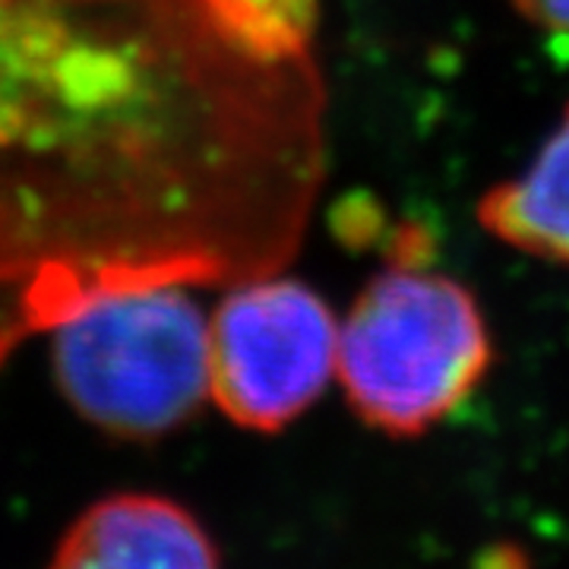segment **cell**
Segmentation results:
<instances>
[{"instance_id":"7","label":"cell","mask_w":569,"mask_h":569,"mask_svg":"<svg viewBox=\"0 0 569 569\" xmlns=\"http://www.w3.org/2000/svg\"><path fill=\"white\" fill-rule=\"evenodd\" d=\"M241 3L284 39L305 41V44H313L317 39V22H320L317 0H241Z\"/></svg>"},{"instance_id":"2","label":"cell","mask_w":569,"mask_h":569,"mask_svg":"<svg viewBox=\"0 0 569 569\" xmlns=\"http://www.w3.org/2000/svg\"><path fill=\"white\" fill-rule=\"evenodd\" d=\"M493 348L475 295L421 266H392L339 323L336 373L351 408L389 437H418L488 373Z\"/></svg>"},{"instance_id":"4","label":"cell","mask_w":569,"mask_h":569,"mask_svg":"<svg viewBox=\"0 0 569 569\" xmlns=\"http://www.w3.org/2000/svg\"><path fill=\"white\" fill-rule=\"evenodd\" d=\"M339 323L323 298L279 272L228 284L206 323L209 399L238 427L276 433L323 396Z\"/></svg>"},{"instance_id":"8","label":"cell","mask_w":569,"mask_h":569,"mask_svg":"<svg viewBox=\"0 0 569 569\" xmlns=\"http://www.w3.org/2000/svg\"><path fill=\"white\" fill-rule=\"evenodd\" d=\"M519 13L541 29L569 36V0H512Z\"/></svg>"},{"instance_id":"6","label":"cell","mask_w":569,"mask_h":569,"mask_svg":"<svg viewBox=\"0 0 569 569\" xmlns=\"http://www.w3.org/2000/svg\"><path fill=\"white\" fill-rule=\"evenodd\" d=\"M478 219L503 244L569 266V108L529 171L481 197Z\"/></svg>"},{"instance_id":"9","label":"cell","mask_w":569,"mask_h":569,"mask_svg":"<svg viewBox=\"0 0 569 569\" xmlns=\"http://www.w3.org/2000/svg\"><path fill=\"white\" fill-rule=\"evenodd\" d=\"M478 569H529V560L512 545H497V548H488L481 553Z\"/></svg>"},{"instance_id":"3","label":"cell","mask_w":569,"mask_h":569,"mask_svg":"<svg viewBox=\"0 0 569 569\" xmlns=\"http://www.w3.org/2000/svg\"><path fill=\"white\" fill-rule=\"evenodd\" d=\"M206 317L187 284H146L77 307L51 329L54 377L89 425L152 440L209 396Z\"/></svg>"},{"instance_id":"5","label":"cell","mask_w":569,"mask_h":569,"mask_svg":"<svg viewBox=\"0 0 569 569\" xmlns=\"http://www.w3.org/2000/svg\"><path fill=\"white\" fill-rule=\"evenodd\" d=\"M51 569H222L200 519L159 493H114L82 512Z\"/></svg>"},{"instance_id":"1","label":"cell","mask_w":569,"mask_h":569,"mask_svg":"<svg viewBox=\"0 0 569 569\" xmlns=\"http://www.w3.org/2000/svg\"><path fill=\"white\" fill-rule=\"evenodd\" d=\"M323 174L313 44L241 0H0V367L104 295L279 272Z\"/></svg>"}]
</instances>
